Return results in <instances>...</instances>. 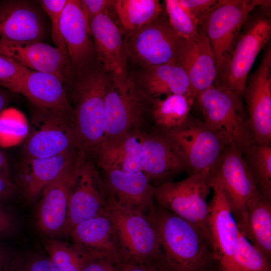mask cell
I'll list each match as a JSON object with an SVG mask.
<instances>
[{
	"label": "cell",
	"mask_w": 271,
	"mask_h": 271,
	"mask_svg": "<svg viewBox=\"0 0 271 271\" xmlns=\"http://www.w3.org/2000/svg\"><path fill=\"white\" fill-rule=\"evenodd\" d=\"M146 215L157 232L168 271L205 269L212 251L208 239L200 230L160 206H154Z\"/></svg>",
	"instance_id": "1"
},
{
	"label": "cell",
	"mask_w": 271,
	"mask_h": 271,
	"mask_svg": "<svg viewBox=\"0 0 271 271\" xmlns=\"http://www.w3.org/2000/svg\"><path fill=\"white\" fill-rule=\"evenodd\" d=\"M86 70L75 83L72 107L79 148L90 158L104 138L105 96L111 77L97 68Z\"/></svg>",
	"instance_id": "2"
},
{
	"label": "cell",
	"mask_w": 271,
	"mask_h": 271,
	"mask_svg": "<svg viewBox=\"0 0 271 271\" xmlns=\"http://www.w3.org/2000/svg\"><path fill=\"white\" fill-rule=\"evenodd\" d=\"M110 195L109 213L116 233L120 264L163 262L157 232L147 215L122 206Z\"/></svg>",
	"instance_id": "3"
},
{
	"label": "cell",
	"mask_w": 271,
	"mask_h": 271,
	"mask_svg": "<svg viewBox=\"0 0 271 271\" xmlns=\"http://www.w3.org/2000/svg\"><path fill=\"white\" fill-rule=\"evenodd\" d=\"M240 95L211 86L196 97L204 122L241 152L254 143Z\"/></svg>",
	"instance_id": "4"
},
{
	"label": "cell",
	"mask_w": 271,
	"mask_h": 271,
	"mask_svg": "<svg viewBox=\"0 0 271 271\" xmlns=\"http://www.w3.org/2000/svg\"><path fill=\"white\" fill-rule=\"evenodd\" d=\"M171 143L191 171L209 181L215 174L221 156L228 146L204 121L189 116L181 127L159 131Z\"/></svg>",
	"instance_id": "5"
},
{
	"label": "cell",
	"mask_w": 271,
	"mask_h": 271,
	"mask_svg": "<svg viewBox=\"0 0 271 271\" xmlns=\"http://www.w3.org/2000/svg\"><path fill=\"white\" fill-rule=\"evenodd\" d=\"M270 5V1L266 0H218L200 23L214 54L216 79L223 71L249 14L257 7L266 8Z\"/></svg>",
	"instance_id": "6"
},
{
	"label": "cell",
	"mask_w": 271,
	"mask_h": 271,
	"mask_svg": "<svg viewBox=\"0 0 271 271\" xmlns=\"http://www.w3.org/2000/svg\"><path fill=\"white\" fill-rule=\"evenodd\" d=\"M75 123L74 114L35 106L31 128L23 146L25 157L47 158L69 152L83 154L78 145Z\"/></svg>",
	"instance_id": "7"
},
{
	"label": "cell",
	"mask_w": 271,
	"mask_h": 271,
	"mask_svg": "<svg viewBox=\"0 0 271 271\" xmlns=\"http://www.w3.org/2000/svg\"><path fill=\"white\" fill-rule=\"evenodd\" d=\"M151 105V99L134 76L120 79L111 76L105 96L104 139L118 138L140 128Z\"/></svg>",
	"instance_id": "8"
},
{
	"label": "cell",
	"mask_w": 271,
	"mask_h": 271,
	"mask_svg": "<svg viewBox=\"0 0 271 271\" xmlns=\"http://www.w3.org/2000/svg\"><path fill=\"white\" fill-rule=\"evenodd\" d=\"M243 27L223 71L213 85L240 96L257 56L270 39V18L266 15L257 16L248 19Z\"/></svg>",
	"instance_id": "9"
},
{
	"label": "cell",
	"mask_w": 271,
	"mask_h": 271,
	"mask_svg": "<svg viewBox=\"0 0 271 271\" xmlns=\"http://www.w3.org/2000/svg\"><path fill=\"white\" fill-rule=\"evenodd\" d=\"M210 188L206 177L191 174L181 181H167L154 187V198L160 207L198 228L209 241L207 198Z\"/></svg>",
	"instance_id": "10"
},
{
	"label": "cell",
	"mask_w": 271,
	"mask_h": 271,
	"mask_svg": "<svg viewBox=\"0 0 271 271\" xmlns=\"http://www.w3.org/2000/svg\"><path fill=\"white\" fill-rule=\"evenodd\" d=\"M124 40L126 55L143 68L168 63H179L185 40L162 16L136 31L127 33Z\"/></svg>",
	"instance_id": "11"
},
{
	"label": "cell",
	"mask_w": 271,
	"mask_h": 271,
	"mask_svg": "<svg viewBox=\"0 0 271 271\" xmlns=\"http://www.w3.org/2000/svg\"><path fill=\"white\" fill-rule=\"evenodd\" d=\"M209 183L220 188L239 230L243 232L246 225L247 204L260 192L239 149L232 145L226 147Z\"/></svg>",
	"instance_id": "12"
},
{
	"label": "cell",
	"mask_w": 271,
	"mask_h": 271,
	"mask_svg": "<svg viewBox=\"0 0 271 271\" xmlns=\"http://www.w3.org/2000/svg\"><path fill=\"white\" fill-rule=\"evenodd\" d=\"M110 193L90 158L80 161L71 188L67 219L63 234L68 235L76 225L107 213Z\"/></svg>",
	"instance_id": "13"
},
{
	"label": "cell",
	"mask_w": 271,
	"mask_h": 271,
	"mask_svg": "<svg viewBox=\"0 0 271 271\" xmlns=\"http://www.w3.org/2000/svg\"><path fill=\"white\" fill-rule=\"evenodd\" d=\"M242 95L253 141L271 143V47L267 45L260 64L247 78Z\"/></svg>",
	"instance_id": "14"
},
{
	"label": "cell",
	"mask_w": 271,
	"mask_h": 271,
	"mask_svg": "<svg viewBox=\"0 0 271 271\" xmlns=\"http://www.w3.org/2000/svg\"><path fill=\"white\" fill-rule=\"evenodd\" d=\"M213 195L209 204L208 227L212 257L221 271H238L234 255L239 228L220 188L211 184Z\"/></svg>",
	"instance_id": "15"
},
{
	"label": "cell",
	"mask_w": 271,
	"mask_h": 271,
	"mask_svg": "<svg viewBox=\"0 0 271 271\" xmlns=\"http://www.w3.org/2000/svg\"><path fill=\"white\" fill-rule=\"evenodd\" d=\"M0 55L28 69L53 74L64 84L71 80L73 70L68 55L41 41L0 40Z\"/></svg>",
	"instance_id": "16"
},
{
	"label": "cell",
	"mask_w": 271,
	"mask_h": 271,
	"mask_svg": "<svg viewBox=\"0 0 271 271\" xmlns=\"http://www.w3.org/2000/svg\"><path fill=\"white\" fill-rule=\"evenodd\" d=\"M83 158L70 165L42 192L36 213L37 224L40 231L47 237L63 234L71 188Z\"/></svg>",
	"instance_id": "17"
},
{
	"label": "cell",
	"mask_w": 271,
	"mask_h": 271,
	"mask_svg": "<svg viewBox=\"0 0 271 271\" xmlns=\"http://www.w3.org/2000/svg\"><path fill=\"white\" fill-rule=\"evenodd\" d=\"M108 10L90 21V34L95 53L103 69L111 76L123 79L128 76L124 40Z\"/></svg>",
	"instance_id": "18"
},
{
	"label": "cell",
	"mask_w": 271,
	"mask_h": 271,
	"mask_svg": "<svg viewBox=\"0 0 271 271\" xmlns=\"http://www.w3.org/2000/svg\"><path fill=\"white\" fill-rule=\"evenodd\" d=\"M44 33L41 12L34 2L23 0L0 2V40L41 41Z\"/></svg>",
	"instance_id": "19"
},
{
	"label": "cell",
	"mask_w": 271,
	"mask_h": 271,
	"mask_svg": "<svg viewBox=\"0 0 271 271\" xmlns=\"http://www.w3.org/2000/svg\"><path fill=\"white\" fill-rule=\"evenodd\" d=\"M60 29L73 71L83 69L95 51L89 25L79 1H68L60 19Z\"/></svg>",
	"instance_id": "20"
},
{
	"label": "cell",
	"mask_w": 271,
	"mask_h": 271,
	"mask_svg": "<svg viewBox=\"0 0 271 271\" xmlns=\"http://www.w3.org/2000/svg\"><path fill=\"white\" fill-rule=\"evenodd\" d=\"M68 235L73 243L97 258H108L120 264L116 233L109 211L83 221Z\"/></svg>",
	"instance_id": "21"
},
{
	"label": "cell",
	"mask_w": 271,
	"mask_h": 271,
	"mask_svg": "<svg viewBox=\"0 0 271 271\" xmlns=\"http://www.w3.org/2000/svg\"><path fill=\"white\" fill-rule=\"evenodd\" d=\"M103 180L110 194L120 205L146 215L153 208L154 187L142 171L111 170Z\"/></svg>",
	"instance_id": "22"
},
{
	"label": "cell",
	"mask_w": 271,
	"mask_h": 271,
	"mask_svg": "<svg viewBox=\"0 0 271 271\" xmlns=\"http://www.w3.org/2000/svg\"><path fill=\"white\" fill-rule=\"evenodd\" d=\"M179 63L187 75L195 98L198 93L214 85L217 77L215 58L202 29L198 37L185 40Z\"/></svg>",
	"instance_id": "23"
},
{
	"label": "cell",
	"mask_w": 271,
	"mask_h": 271,
	"mask_svg": "<svg viewBox=\"0 0 271 271\" xmlns=\"http://www.w3.org/2000/svg\"><path fill=\"white\" fill-rule=\"evenodd\" d=\"M189 170L186 162L161 132H142V171L151 180L169 178Z\"/></svg>",
	"instance_id": "24"
},
{
	"label": "cell",
	"mask_w": 271,
	"mask_h": 271,
	"mask_svg": "<svg viewBox=\"0 0 271 271\" xmlns=\"http://www.w3.org/2000/svg\"><path fill=\"white\" fill-rule=\"evenodd\" d=\"M18 93L24 95L36 106L74 114L63 82L53 74L28 69Z\"/></svg>",
	"instance_id": "25"
},
{
	"label": "cell",
	"mask_w": 271,
	"mask_h": 271,
	"mask_svg": "<svg viewBox=\"0 0 271 271\" xmlns=\"http://www.w3.org/2000/svg\"><path fill=\"white\" fill-rule=\"evenodd\" d=\"M142 132L138 128L121 137L104 139L95 154L104 172L142 171Z\"/></svg>",
	"instance_id": "26"
},
{
	"label": "cell",
	"mask_w": 271,
	"mask_h": 271,
	"mask_svg": "<svg viewBox=\"0 0 271 271\" xmlns=\"http://www.w3.org/2000/svg\"><path fill=\"white\" fill-rule=\"evenodd\" d=\"M85 156L69 152L47 158H26L20 172V182L29 198H34L67 167Z\"/></svg>",
	"instance_id": "27"
},
{
	"label": "cell",
	"mask_w": 271,
	"mask_h": 271,
	"mask_svg": "<svg viewBox=\"0 0 271 271\" xmlns=\"http://www.w3.org/2000/svg\"><path fill=\"white\" fill-rule=\"evenodd\" d=\"M151 99L163 95H180L195 99L187 75L178 63H168L143 68L136 77Z\"/></svg>",
	"instance_id": "28"
},
{
	"label": "cell",
	"mask_w": 271,
	"mask_h": 271,
	"mask_svg": "<svg viewBox=\"0 0 271 271\" xmlns=\"http://www.w3.org/2000/svg\"><path fill=\"white\" fill-rule=\"evenodd\" d=\"M270 260L271 257V200L260 193L247 206V221L242 232Z\"/></svg>",
	"instance_id": "29"
},
{
	"label": "cell",
	"mask_w": 271,
	"mask_h": 271,
	"mask_svg": "<svg viewBox=\"0 0 271 271\" xmlns=\"http://www.w3.org/2000/svg\"><path fill=\"white\" fill-rule=\"evenodd\" d=\"M195 100L180 95L151 99L150 111L159 131L170 130L182 126L190 116Z\"/></svg>",
	"instance_id": "30"
},
{
	"label": "cell",
	"mask_w": 271,
	"mask_h": 271,
	"mask_svg": "<svg viewBox=\"0 0 271 271\" xmlns=\"http://www.w3.org/2000/svg\"><path fill=\"white\" fill-rule=\"evenodd\" d=\"M112 7L127 33L152 22L163 12L158 0H115Z\"/></svg>",
	"instance_id": "31"
},
{
	"label": "cell",
	"mask_w": 271,
	"mask_h": 271,
	"mask_svg": "<svg viewBox=\"0 0 271 271\" xmlns=\"http://www.w3.org/2000/svg\"><path fill=\"white\" fill-rule=\"evenodd\" d=\"M42 241L57 271H81L89 262L98 259L73 243L47 237Z\"/></svg>",
	"instance_id": "32"
},
{
	"label": "cell",
	"mask_w": 271,
	"mask_h": 271,
	"mask_svg": "<svg viewBox=\"0 0 271 271\" xmlns=\"http://www.w3.org/2000/svg\"><path fill=\"white\" fill-rule=\"evenodd\" d=\"M260 193L271 200V146L253 143L242 152Z\"/></svg>",
	"instance_id": "33"
},
{
	"label": "cell",
	"mask_w": 271,
	"mask_h": 271,
	"mask_svg": "<svg viewBox=\"0 0 271 271\" xmlns=\"http://www.w3.org/2000/svg\"><path fill=\"white\" fill-rule=\"evenodd\" d=\"M234 258L238 271H271L269 260L240 230Z\"/></svg>",
	"instance_id": "34"
},
{
	"label": "cell",
	"mask_w": 271,
	"mask_h": 271,
	"mask_svg": "<svg viewBox=\"0 0 271 271\" xmlns=\"http://www.w3.org/2000/svg\"><path fill=\"white\" fill-rule=\"evenodd\" d=\"M169 22L176 33L184 40L198 37L202 31L199 22L183 8L178 0L164 1Z\"/></svg>",
	"instance_id": "35"
},
{
	"label": "cell",
	"mask_w": 271,
	"mask_h": 271,
	"mask_svg": "<svg viewBox=\"0 0 271 271\" xmlns=\"http://www.w3.org/2000/svg\"><path fill=\"white\" fill-rule=\"evenodd\" d=\"M69 0H42L40 6L49 17L51 23V36L55 47L68 54L66 45L61 36L60 22L62 13Z\"/></svg>",
	"instance_id": "36"
},
{
	"label": "cell",
	"mask_w": 271,
	"mask_h": 271,
	"mask_svg": "<svg viewBox=\"0 0 271 271\" xmlns=\"http://www.w3.org/2000/svg\"><path fill=\"white\" fill-rule=\"evenodd\" d=\"M11 59L0 55V86L18 93L22 80L28 71Z\"/></svg>",
	"instance_id": "37"
},
{
	"label": "cell",
	"mask_w": 271,
	"mask_h": 271,
	"mask_svg": "<svg viewBox=\"0 0 271 271\" xmlns=\"http://www.w3.org/2000/svg\"><path fill=\"white\" fill-rule=\"evenodd\" d=\"M9 266L11 271H57L48 256L39 255L13 256Z\"/></svg>",
	"instance_id": "38"
},
{
	"label": "cell",
	"mask_w": 271,
	"mask_h": 271,
	"mask_svg": "<svg viewBox=\"0 0 271 271\" xmlns=\"http://www.w3.org/2000/svg\"><path fill=\"white\" fill-rule=\"evenodd\" d=\"M180 5L200 24L216 7V0H178Z\"/></svg>",
	"instance_id": "39"
},
{
	"label": "cell",
	"mask_w": 271,
	"mask_h": 271,
	"mask_svg": "<svg viewBox=\"0 0 271 271\" xmlns=\"http://www.w3.org/2000/svg\"><path fill=\"white\" fill-rule=\"evenodd\" d=\"M80 6L89 23L96 16L112 7V0H80Z\"/></svg>",
	"instance_id": "40"
},
{
	"label": "cell",
	"mask_w": 271,
	"mask_h": 271,
	"mask_svg": "<svg viewBox=\"0 0 271 271\" xmlns=\"http://www.w3.org/2000/svg\"><path fill=\"white\" fill-rule=\"evenodd\" d=\"M118 271H168L162 261L118 264Z\"/></svg>",
	"instance_id": "41"
},
{
	"label": "cell",
	"mask_w": 271,
	"mask_h": 271,
	"mask_svg": "<svg viewBox=\"0 0 271 271\" xmlns=\"http://www.w3.org/2000/svg\"><path fill=\"white\" fill-rule=\"evenodd\" d=\"M16 228V223L13 215L0 204V236L13 233Z\"/></svg>",
	"instance_id": "42"
},
{
	"label": "cell",
	"mask_w": 271,
	"mask_h": 271,
	"mask_svg": "<svg viewBox=\"0 0 271 271\" xmlns=\"http://www.w3.org/2000/svg\"><path fill=\"white\" fill-rule=\"evenodd\" d=\"M81 271H118V264L108 258H98L89 262Z\"/></svg>",
	"instance_id": "43"
},
{
	"label": "cell",
	"mask_w": 271,
	"mask_h": 271,
	"mask_svg": "<svg viewBox=\"0 0 271 271\" xmlns=\"http://www.w3.org/2000/svg\"><path fill=\"white\" fill-rule=\"evenodd\" d=\"M18 191V187L12 181L0 177V202L12 198Z\"/></svg>",
	"instance_id": "44"
},
{
	"label": "cell",
	"mask_w": 271,
	"mask_h": 271,
	"mask_svg": "<svg viewBox=\"0 0 271 271\" xmlns=\"http://www.w3.org/2000/svg\"><path fill=\"white\" fill-rule=\"evenodd\" d=\"M0 177L12 181L10 177V164L5 153L0 149Z\"/></svg>",
	"instance_id": "45"
},
{
	"label": "cell",
	"mask_w": 271,
	"mask_h": 271,
	"mask_svg": "<svg viewBox=\"0 0 271 271\" xmlns=\"http://www.w3.org/2000/svg\"><path fill=\"white\" fill-rule=\"evenodd\" d=\"M15 93L5 89L0 88V113L14 99Z\"/></svg>",
	"instance_id": "46"
},
{
	"label": "cell",
	"mask_w": 271,
	"mask_h": 271,
	"mask_svg": "<svg viewBox=\"0 0 271 271\" xmlns=\"http://www.w3.org/2000/svg\"><path fill=\"white\" fill-rule=\"evenodd\" d=\"M12 258L10 253L0 245V271H5Z\"/></svg>",
	"instance_id": "47"
},
{
	"label": "cell",
	"mask_w": 271,
	"mask_h": 271,
	"mask_svg": "<svg viewBox=\"0 0 271 271\" xmlns=\"http://www.w3.org/2000/svg\"><path fill=\"white\" fill-rule=\"evenodd\" d=\"M9 265H8V266L7 269H6L5 271H11V270H10V268H9Z\"/></svg>",
	"instance_id": "48"
},
{
	"label": "cell",
	"mask_w": 271,
	"mask_h": 271,
	"mask_svg": "<svg viewBox=\"0 0 271 271\" xmlns=\"http://www.w3.org/2000/svg\"><path fill=\"white\" fill-rule=\"evenodd\" d=\"M202 271H207V270H206L204 269V270H203Z\"/></svg>",
	"instance_id": "49"
}]
</instances>
